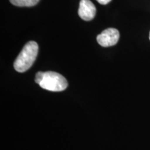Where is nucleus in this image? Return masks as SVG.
Instances as JSON below:
<instances>
[{
    "label": "nucleus",
    "mask_w": 150,
    "mask_h": 150,
    "mask_svg": "<svg viewBox=\"0 0 150 150\" xmlns=\"http://www.w3.org/2000/svg\"><path fill=\"white\" fill-rule=\"evenodd\" d=\"M35 83L43 89L52 92H61L67 87L64 76L55 72H38L35 74Z\"/></svg>",
    "instance_id": "1"
},
{
    "label": "nucleus",
    "mask_w": 150,
    "mask_h": 150,
    "mask_svg": "<svg viewBox=\"0 0 150 150\" xmlns=\"http://www.w3.org/2000/svg\"><path fill=\"white\" fill-rule=\"evenodd\" d=\"M38 52V45L34 41H30L24 45L14 62V68L19 72L29 70L36 59Z\"/></svg>",
    "instance_id": "2"
},
{
    "label": "nucleus",
    "mask_w": 150,
    "mask_h": 150,
    "mask_svg": "<svg viewBox=\"0 0 150 150\" xmlns=\"http://www.w3.org/2000/svg\"><path fill=\"white\" fill-rule=\"evenodd\" d=\"M120 38V33L115 28H108L97 35V42L104 47H111L117 44Z\"/></svg>",
    "instance_id": "3"
},
{
    "label": "nucleus",
    "mask_w": 150,
    "mask_h": 150,
    "mask_svg": "<svg viewBox=\"0 0 150 150\" xmlns=\"http://www.w3.org/2000/svg\"><path fill=\"white\" fill-rule=\"evenodd\" d=\"M78 13L82 20L90 21L96 15V7L90 0H81Z\"/></svg>",
    "instance_id": "4"
},
{
    "label": "nucleus",
    "mask_w": 150,
    "mask_h": 150,
    "mask_svg": "<svg viewBox=\"0 0 150 150\" xmlns=\"http://www.w3.org/2000/svg\"><path fill=\"white\" fill-rule=\"evenodd\" d=\"M40 0H10L14 6L20 7H31L36 5Z\"/></svg>",
    "instance_id": "5"
},
{
    "label": "nucleus",
    "mask_w": 150,
    "mask_h": 150,
    "mask_svg": "<svg viewBox=\"0 0 150 150\" xmlns=\"http://www.w3.org/2000/svg\"><path fill=\"white\" fill-rule=\"evenodd\" d=\"M97 1H98L100 4L106 5V4H107L109 3L111 0H97Z\"/></svg>",
    "instance_id": "6"
},
{
    "label": "nucleus",
    "mask_w": 150,
    "mask_h": 150,
    "mask_svg": "<svg viewBox=\"0 0 150 150\" xmlns=\"http://www.w3.org/2000/svg\"><path fill=\"white\" fill-rule=\"evenodd\" d=\"M149 40H150V33H149Z\"/></svg>",
    "instance_id": "7"
}]
</instances>
